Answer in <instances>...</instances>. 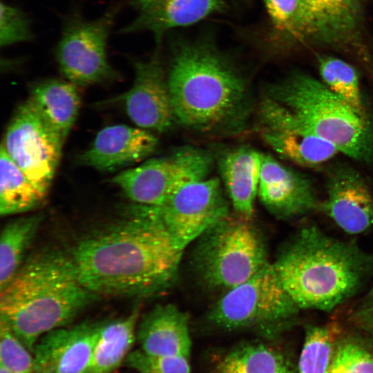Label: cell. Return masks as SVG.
<instances>
[{
    "label": "cell",
    "mask_w": 373,
    "mask_h": 373,
    "mask_svg": "<svg viewBox=\"0 0 373 373\" xmlns=\"http://www.w3.org/2000/svg\"><path fill=\"white\" fill-rule=\"evenodd\" d=\"M126 210V219L83 238L71 254L80 281L99 296L154 295L177 274L183 251L163 224L140 204Z\"/></svg>",
    "instance_id": "1"
},
{
    "label": "cell",
    "mask_w": 373,
    "mask_h": 373,
    "mask_svg": "<svg viewBox=\"0 0 373 373\" xmlns=\"http://www.w3.org/2000/svg\"><path fill=\"white\" fill-rule=\"evenodd\" d=\"M167 76L178 124L214 135L245 129L252 111L248 82L209 39L175 42Z\"/></svg>",
    "instance_id": "2"
},
{
    "label": "cell",
    "mask_w": 373,
    "mask_h": 373,
    "mask_svg": "<svg viewBox=\"0 0 373 373\" xmlns=\"http://www.w3.org/2000/svg\"><path fill=\"white\" fill-rule=\"evenodd\" d=\"M99 297L80 281L72 256L42 249L0 289V318L32 352L42 336L70 325Z\"/></svg>",
    "instance_id": "3"
},
{
    "label": "cell",
    "mask_w": 373,
    "mask_h": 373,
    "mask_svg": "<svg viewBox=\"0 0 373 373\" xmlns=\"http://www.w3.org/2000/svg\"><path fill=\"white\" fill-rule=\"evenodd\" d=\"M273 265L299 309L329 310L356 292L370 260L353 245L309 226L299 231Z\"/></svg>",
    "instance_id": "4"
},
{
    "label": "cell",
    "mask_w": 373,
    "mask_h": 373,
    "mask_svg": "<svg viewBox=\"0 0 373 373\" xmlns=\"http://www.w3.org/2000/svg\"><path fill=\"white\" fill-rule=\"evenodd\" d=\"M265 95L289 110L309 131L347 156L373 161V122L323 82L300 72L271 84Z\"/></svg>",
    "instance_id": "5"
},
{
    "label": "cell",
    "mask_w": 373,
    "mask_h": 373,
    "mask_svg": "<svg viewBox=\"0 0 373 373\" xmlns=\"http://www.w3.org/2000/svg\"><path fill=\"white\" fill-rule=\"evenodd\" d=\"M193 263L206 286L224 291L270 264L260 232L251 220L236 214L227 216L200 237Z\"/></svg>",
    "instance_id": "6"
},
{
    "label": "cell",
    "mask_w": 373,
    "mask_h": 373,
    "mask_svg": "<svg viewBox=\"0 0 373 373\" xmlns=\"http://www.w3.org/2000/svg\"><path fill=\"white\" fill-rule=\"evenodd\" d=\"M299 308L283 288L273 264L227 291L208 314L215 327L273 334L292 320Z\"/></svg>",
    "instance_id": "7"
},
{
    "label": "cell",
    "mask_w": 373,
    "mask_h": 373,
    "mask_svg": "<svg viewBox=\"0 0 373 373\" xmlns=\"http://www.w3.org/2000/svg\"><path fill=\"white\" fill-rule=\"evenodd\" d=\"M213 162L209 151L184 146L167 155L121 171L112 182L133 203L158 206L184 186L207 178Z\"/></svg>",
    "instance_id": "8"
},
{
    "label": "cell",
    "mask_w": 373,
    "mask_h": 373,
    "mask_svg": "<svg viewBox=\"0 0 373 373\" xmlns=\"http://www.w3.org/2000/svg\"><path fill=\"white\" fill-rule=\"evenodd\" d=\"M64 142L29 97L15 112L1 146L46 197L59 165Z\"/></svg>",
    "instance_id": "9"
},
{
    "label": "cell",
    "mask_w": 373,
    "mask_h": 373,
    "mask_svg": "<svg viewBox=\"0 0 373 373\" xmlns=\"http://www.w3.org/2000/svg\"><path fill=\"white\" fill-rule=\"evenodd\" d=\"M119 10V6H113L93 21L79 15L67 19L56 47V58L69 82L88 86L117 77L108 61L106 48Z\"/></svg>",
    "instance_id": "10"
},
{
    "label": "cell",
    "mask_w": 373,
    "mask_h": 373,
    "mask_svg": "<svg viewBox=\"0 0 373 373\" xmlns=\"http://www.w3.org/2000/svg\"><path fill=\"white\" fill-rule=\"evenodd\" d=\"M140 205L163 224L182 251L229 216L230 207L217 178L189 184L160 205Z\"/></svg>",
    "instance_id": "11"
},
{
    "label": "cell",
    "mask_w": 373,
    "mask_h": 373,
    "mask_svg": "<svg viewBox=\"0 0 373 373\" xmlns=\"http://www.w3.org/2000/svg\"><path fill=\"white\" fill-rule=\"evenodd\" d=\"M262 139L282 157L305 167L319 166L338 152L329 142L309 131L286 107L265 94L257 110Z\"/></svg>",
    "instance_id": "12"
},
{
    "label": "cell",
    "mask_w": 373,
    "mask_h": 373,
    "mask_svg": "<svg viewBox=\"0 0 373 373\" xmlns=\"http://www.w3.org/2000/svg\"><path fill=\"white\" fill-rule=\"evenodd\" d=\"M135 79L122 100L129 118L137 127L165 133L176 122L168 82L157 52L134 64Z\"/></svg>",
    "instance_id": "13"
},
{
    "label": "cell",
    "mask_w": 373,
    "mask_h": 373,
    "mask_svg": "<svg viewBox=\"0 0 373 373\" xmlns=\"http://www.w3.org/2000/svg\"><path fill=\"white\" fill-rule=\"evenodd\" d=\"M326 192L321 207L346 233L358 234L373 227V195L354 168L344 164L332 166Z\"/></svg>",
    "instance_id": "14"
},
{
    "label": "cell",
    "mask_w": 373,
    "mask_h": 373,
    "mask_svg": "<svg viewBox=\"0 0 373 373\" xmlns=\"http://www.w3.org/2000/svg\"><path fill=\"white\" fill-rule=\"evenodd\" d=\"M100 323L52 329L34 346L35 373H87Z\"/></svg>",
    "instance_id": "15"
},
{
    "label": "cell",
    "mask_w": 373,
    "mask_h": 373,
    "mask_svg": "<svg viewBox=\"0 0 373 373\" xmlns=\"http://www.w3.org/2000/svg\"><path fill=\"white\" fill-rule=\"evenodd\" d=\"M258 196L280 218L302 216L318 206L309 178L266 153L262 154Z\"/></svg>",
    "instance_id": "16"
},
{
    "label": "cell",
    "mask_w": 373,
    "mask_h": 373,
    "mask_svg": "<svg viewBox=\"0 0 373 373\" xmlns=\"http://www.w3.org/2000/svg\"><path fill=\"white\" fill-rule=\"evenodd\" d=\"M158 140L151 131L125 124L106 126L77 158L79 164L112 172L143 160L152 154Z\"/></svg>",
    "instance_id": "17"
},
{
    "label": "cell",
    "mask_w": 373,
    "mask_h": 373,
    "mask_svg": "<svg viewBox=\"0 0 373 373\" xmlns=\"http://www.w3.org/2000/svg\"><path fill=\"white\" fill-rule=\"evenodd\" d=\"M136 17L121 33L149 31L157 43L169 30L189 26L224 10V0H128Z\"/></svg>",
    "instance_id": "18"
},
{
    "label": "cell",
    "mask_w": 373,
    "mask_h": 373,
    "mask_svg": "<svg viewBox=\"0 0 373 373\" xmlns=\"http://www.w3.org/2000/svg\"><path fill=\"white\" fill-rule=\"evenodd\" d=\"M137 341L140 349L149 354L189 358V316L175 305H157L139 321Z\"/></svg>",
    "instance_id": "19"
},
{
    "label": "cell",
    "mask_w": 373,
    "mask_h": 373,
    "mask_svg": "<svg viewBox=\"0 0 373 373\" xmlns=\"http://www.w3.org/2000/svg\"><path fill=\"white\" fill-rule=\"evenodd\" d=\"M262 154L250 146H240L218 159L222 183L234 213L249 220L258 193Z\"/></svg>",
    "instance_id": "20"
},
{
    "label": "cell",
    "mask_w": 373,
    "mask_h": 373,
    "mask_svg": "<svg viewBox=\"0 0 373 373\" xmlns=\"http://www.w3.org/2000/svg\"><path fill=\"white\" fill-rule=\"evenodd\" d=\"M363 0H305L312 38L343 44L356 39Z\"/></svg>",
    "instance_id": "21"
},
{
    "label": "cell",
    "mask_w": 373,
    "mask_h": 373,
    "mask_svg": "<svg viewBox=\"0 0 373 373\" xmlns=\"http://www.w3.org/2000/svg\"><path fill=\"white\" fill-rule=\"evenodd\" d=\"M139 309L125 317L100 323L87 373H113L132 351L137 340Z\"/></svg>",
    "instance_id": "22"
},
{
    "label": "cell",
    "mask_w": 373,
    "mask_h": 373,
    "mask_svg": "<svg viewBox=\"0 0 373 373\" xmlns=\"http://www.w3.org/2000/svg\"><path fill=\"white\" fill-rule=\"evenodd\" d=\"M77 86L69 81L50 79L34 84L30 90V98L64 141L80 106Z\"/></svg>",
    "instance_id": "23"
},
{
    "label": "cell",
    "mask_w": 373,
    "mask_h": 373,
    "mask_svg": "<svg viewBox=\"0 0 373 373\" xmlns=\"http://www.w3.org/2000/svg\"><path fill=\"white\" fill-rule=\"evenodd\" d=\"M211 373H296V369L278 349L261 342H249L222 355Z\"/></svg>",
    "instance_id": "24"
},
{
    "label": "cell",
    "mask_w": 373,
    "mask_h": 373,
    "mask_svg": "<svg viewBox=\"0 0 373 373\" xmlns=\"http://www.w3.org/2000/svg\"><path fill=\"white\" fill-rule=\"evenodd\" d=\"M35 213L10 220L0 236V289L6 287L23 264L24 256L42 222Z\"/></svg>",
    "instance_id": "25"
},
{
    "label": "cell",
    "mask_w": 373,
    "mask_h": 373,
    "mask_svg": "<svg viewBox=\"0 0 373 373\" xmlns=\"http://www.w3.org/2000/svg\"><path fill=\"white\" fill-rule=\"evenodd\" d=\"M45 198L1 146L0 153L1 216L24 213L39 207Z\"/></svg>",
    "instance_id": "26"
},
{
    "label": "cell",
    "mask_w": 373,
    "mask_h": 373,
    "mask_svg": "<svg viewBox=\"0 0 373 373\" xmlns=\"http://www.w3.org/2000/svg\"><path fill=\"white\" fill-rule=\"evenodd\" d=\"M270 19L271 37L287 42L312 38V30L305 0H264Z\"/></svg>",
    "instance_id": "27"
},
{
    "label": "cell",
    "mask_w": 373,
    "mask_h": 373,
    "mask_svg": "<svg viewBox=\"0 0 373 373\" xmlns=\"http://www.w3.org/2000/svg\"><path fill=\"white\" fill-rule=\"evenodd\" d=\"M335 323L309 327L306 331L298 364V373H327L338 343Z\"/></svg>",
    "instance_id": "28"
},
{
    "label": "cell",
    "mask_w": 373,
    "mask_h": 373,
    "mask_svg": "<svg viewBox=\"0 0 373 373\" xmlns=\"http://www.w3.org/2000/svg\"><path fill=\"white\" fill-rule=\"evenodd\" d=\"M318 68L323 82L361 114L370 116L363 100L355 68L345 61L331 57L319 58Z\"/></svg>",
    "instance_id": "29"
},
{
    "label": "cell",
    "mask_w": 373,
    "mask_h": 373,
    "mask_svg": "<svg viewBox=\"0 0 373 373\" xmlns=\"http://www.w3.org/2000/svg\"><path fill=\"white\" fill-rule=\"evenodd\" d=\"M327 373H373V346L354 338L340 340Z\"/></svg>",
    "instance_id": "30"
},
{
    "label": "cell",
    "mask_w": 373,
    "mask_h": 373,
    "mask_svg": "<svg viewBox=\"0 0 373 373\" xmlns=\"http://www.w3.org/2000/svg\"><path fill=\"white\" fill-rule=\"evenodd\" d=\"M0 366L12 373H35L32 352L0 318Z\"/></svg>",
    "instance_id": "31"
},
{
    "label": "cell",
    "mask_w": 373,
    "mask_h": 373,
    "mask_svg": "<svg viewBox=\"0 0 373 373\" xmlns=\"http://www.w3.org/2000/svg\"><path fill=\"white\" fill-rule=\"evenodd\" d=\"M124 365L138 373H191L188 358L151 355L140 348L129 353Z\"/></svg>",
    "instance_id": "32"
},
{
    "label": "cell",
    "mask_w": 373,
    "mask_h": 373,
    "mask_svg": "<svg viewBox=\"0 0 373 373\" xmlns=\"http://www.w3.org/2000/svg\"><path fill=\"white\" fill-rule=\"evenodd\" d=\"M28 17L21 10L1 1L0 45L1 47L32 39Z\"/></svg>",
    "instance_id": "33"
},
{
    "label": "cell",
    "mask_w": 373,
    "mask_h": 373,
    "mask_svg": "<svg viewBox=\"0 0 373 373\" xmlns=\"http://www.w3.org/2000/svg\"><path fill=\"white\" fill-rule=\"evenodd\" d=\"M361 316L365 319L364 321L369 326L373 327V292L372 293L367 306L365 307V309H363V313Z\"/></svg>",
    "instance_id": "34"
},
{
    "label": "cell",
    "mask_w": 373,
    "mask_h": 373,
    "mask_svg": "<svg viewBox=\"0 0 373 373\" xmlns=\"http://www.w3.org/2000/svg\"><path fill=\"white\" fill-rule=\"evenodd\" d=\"M0 373H12L11 372H9L6 369L3 368V367L0 366Z\"/></svg>",
    "instance_id": "35"
}]
</instances>
